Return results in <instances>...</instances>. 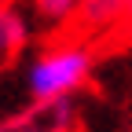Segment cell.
<instances>
[{
    "label": "cell",
    "instance_id": "1",
    "mask_svg": "<svg viewBox=\"0 0 132 132\" xmlns=\"http://www.w3.org/2000/svg\"><path fill=\"white\" fill-rule=\"evenodd\" d=\"M92 73V52L88 48H55V52H44L37 62L29 66V95L37 103H59L70 92H77Z\"/></svg>",
    "mask_w": 132,
    "mask_h": 132
},
{
    "label": "cell",
    "instance_id": "2",
    "mask_svg": "<svg viewBox=\"0 0 132 132\" xmlns=\"http://www.w3.org/2000/svg\"><path fill=\"white\" fill-rule=\"evenodd\" d=\"M26 44V22L15 11L0 7V59H7L11 52H19Z\"/></svg>",
    "mask_w": 132,
    "mask_h": 132
},
{
    "label": "cell",
    "instance_id": "3",
    "mask_svg": "<svg viewBox=\"0 0 132 132\" xmlns=\"http://www.w3.org/2000/svg\"><path fill=\"white\" fill-rule=\"evenodd\" d=\"M125 4H128V0H88L81 15H85V22H88V26H103V22H110Z\"/></svg>",
    "mask_w": 132,
    "mask_h": 132
},
{
    "label": "cell",
    "instance_id": "4",
    "mask_svg": "<svg viewBox=\"0 0 132 132\" xmlns=\"http://www.w3.org/2000/svg\"><path fill=\"white\" fill-rule=\"evenodd\" d=\"M33 4L48 22H59V19H70L73 11H85L88 0H33Z\"/></svg>",
    "mask_w": 132,
    "mask_h": 132
},
{
    "label": "cell",
    "instance_id": "5",
    "mask_svg": "<svg viewBox=\"0 0 132 132\" xmlns=\"http://www.w3.org/2000/svg\"><path fill=\"white\" fill-rule=\"evenodd\" d=\"M125 15H128V26H132V0H128V4H125Z\"/></svg>",
    "mask_w": 132,
    "mask_h": 132
}]
</instances>
